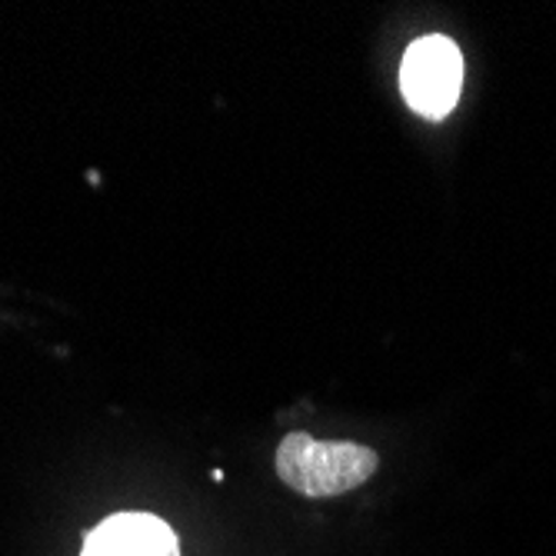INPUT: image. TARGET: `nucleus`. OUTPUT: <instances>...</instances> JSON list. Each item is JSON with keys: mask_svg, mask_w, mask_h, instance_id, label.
<instances>
[{"mask_svg": "<svg viewBox=\"0 0 556 556\" xmlns=\"http://www.w3.org/2000/svg\"><path fill=\"white\" fill-rule=\"evenodd\" d=\"M277 473L300 496H340L357 490L377 473V453L350 440H317L311 433H287L277 450Z\"/></svg>", "mask_w": 556, "mask_h": 556, "instance_id": "obj_1", "label": "nucleus"}, {"mask_svg": "<svg viewBox=\"0 0 556 556\" xmlns=\"http://www.w3.org/2000/svg\"><path fill=\"white\" fill-rule=\"evenodd\" d=\"M464 87V58L450 37H420L407 47L400 64L403 100L424 117H443L457 108Z\"/></svg>", "mask_w": 556, "mask_h": 556, "instance_id": "obj_2", "label": "nucleus"}, {"mask_svg": "<svg viewBox=\"0 0 556 556\" xmlns=\"http://www.w3.org/2000/svg\"><path fill=\"white\" fill-rule=\"evenodd\" d=\"M80 556H180L174 530L150 514H117L100 523Z\"/></svg>", "mask_w": 556, "mask_h": 556, "instance_id": "obj_3", "label": "nucleus"}]
</instances>
